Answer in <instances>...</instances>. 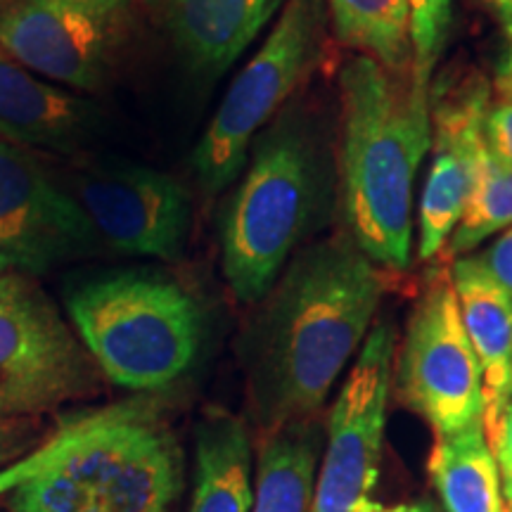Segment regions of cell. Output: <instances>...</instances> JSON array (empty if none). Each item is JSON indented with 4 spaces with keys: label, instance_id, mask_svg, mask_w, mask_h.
Listing matches in <instances>:
<instances>
[{
    "label": "cell",
    "instance_id": "cell-1",
    "mask_svg": "<svg viewBox=\"0 0 512 512\" xmlns=\"http://www.w3.org/2000/svg\"><path fill=\"white\" fill-rule=\"evenodd\" d=\"M382 278L354 240L313 242L287 264L247 342L254 418L271 434L309 420L366 342Z\"/></svg>",
    "mask_w": 512,
    "mask_h": 512
},
{
    "label": "cell",
    "instance_id": "cell-2",
    "mask_svg": "<svg viewBox=\"0 0 512 512\" xmlns=\"http://www.w3.org/2000/svg\"><path fill=\"white\" fill-rule=\"evenodd\" d=\"M394 76L366 55L339 72L342 207L356 247L377 268L406 271L415 176L432 145V119L430 98Z\"/></svg>",
    "mask_w": 512,
    "mask_h": 512
},
{
    "label": "cell",
    "instance_id": "cell-3",
    "mask_svg": "<svg viewBox=\"0 0 512 512\" xmlns=\"http://www.w3.org/2000/svg\"><path fill=\"white\" fill-rule=\"evenodd\" d=\"M185 460L147 399L74 415L64 451L8 496L10 512H178Z\"/></svg>",
    "mask_w": 512,
    "mask_h": 512
},
{
    "label": "cell",
    "instance_id": "cell-4",
    "mask_svg": "<svg viewBox=\"0 0 512 512\" xmlns=\"http://www.w3.org/2000/svg\"><path fill=\"white\" fill-rule=\"evenodd\" d=\"M64 306L95 368L128 392L171 387L200 356V304L174 275L157 268L83 275L67 285Z\"/></svg>",
    "mask_w": 512,
    "mask_h": 512
},
{
    "label": "cell",
    "instance_id": "cell-5",
    "mask_svg": "<svg viewBox=\"0 0 512 512\" xmlns=\"http://www.w3.org/2000/svg\"><path fill=\"white\" fill-rule=\"evenodd\" d=\"M320 162L302 124L275 121L256 140L221 216V268L235 297L256 304L278 283L320 204Z\"/></svg>",
    "mask_w": 512,
    "mask_h": 512
},
{
    "label": "cell",
    "instance_id": "cell-6",
    "mask_svg": "<svg viewBox=\"0 0 512 512\" xmlns=\"http://www.w3.org/2000/svg\"><path fill=\"white\" fill-rule=\"evenodd\" d=\"M320 29V0H287L264 46L230 83L190 159L207 195H219L242 174L259 131L285 105L311 67Z\"/></svg>",
    "mask_w": 512,
    "mask_h": 512
},
{
    "label": "cell",
    "instance_id": "cell-7",
    "mask_svg": "<svg viewBox=\"0 0 512 512\" xmlns=\"http://www.w3.org/2000/svg\"><path fill=\"white\" fill-rule=\"evenodd\" d=\"M98 368L31 275L0 273V420L95 394Z\"/></svg>",
    "mask_w": 512,
    "mask_h": 512
},
{
    "label": "cell",
    "instance_id": "cell-8",
    "mask_svg": "<svg viewBox=\"0 0 512 512\" xmlns=\"http://www.w3.org/2000/svg\"><path fill=\"white\" fill-rule=\"evenodd\" d=\"M136 0H0V50L81 93L100 91L131 41Z\"/></svg>",
    "mask_w": 512,
    "mask_h": 512
},
{
    "label": "cell",
    "instance_id": "cell-9",
    "mask_svg": "<svg viewBox=\"0 0 512 512\" xmlns=\"http://www.w3.org/2000/svg\"><path fill=\"white\" fill-rule=\"evenodd\" d=\"M401 399L437 437L484 422L482 368L448 273L427 283L408 320L399 363Z\"/></svg>",
    "mask_w": 512,
    "mask_h": 512
},
{
    "label": "cell",
    "instance_id": "cell-10",
    "mask_svg": "<svg viewBox=\"0 0 512 512\" xmlns=\"http://www.w3.org/2000/svg\"><path fill=\"white\" fill-rule=\"evenodd\" d=\"M394 377V330L368 332L325 427L323 463L309 512H375L370 491L380 470L384 425Z\"/></svg>",
    "mask_w": 512,
    "mask_h": 512
},
{
    "label": "cell",
    "instance_id": "cell-11",
    "mask_svg": "<svg viewBox=\"0 0 512 512\" xmlns=\"http://www.w3.org/2000/svg\"><path fill=\"white\" fill-rule=\"evenodd\" d=\"M102 245L117 254L174 261L190 235L188 190L155 166L105 159L88 162L64 181Z\"/></svg>",
    "mask_w": 512,
    "mask_h": 512
},
{
    "label": "cell",
    "instance_id": "cell-12",
    "mask_svg": "<svg viewBox=\"0 0 512 512\" xmlns=\"http://www.w3.org/2000/svg\"><path fill=\"white\" fill-rule=\"evenodd\" d=\"M102 242L72 192L31 152L0 140V273H50Z\"/></svg>",
    "mask_w": 512,
    "mask_h": 512
},
{
    "label": "cell",
    "instance_id": "cell-13",
    "mask_svg": "<svg viewBox=\"0 0 512 512\" xmlns=\"http://www.w3.org/2000/svg\"><path fill=\"white\" fill-rule=\"evenodd\" d=\"M434 105V157L418 216V256L422 261L439 256L470 202L486 147L482 126L486 107L491 105V88L475 76L460 88H448Z\"/></svg>",
    "mask_w": 512,
    "mask_h": 512
},
{
    "label": "cell",
    "instance_id": "cell-14",
    "mask_svg": "<svg viewBox=\"0 0 512 512\" xmlns=\"http://www.w3.org/2000/svg\"><path fill=\"white\" fill-rule=\"evenodd\" d=\"M102 128L93 100L43 79L0 50V140L22 150L79 155Z\"/></svg>",
    "mask_w": 512,
    "mask_h": 512
},
{
    "label": "cell",
    "instance_id": "cell-15",
    "mask_svg": "<svg viewBox=\"0 0 512 512\" xmlns=\"http://www.w3.org/2000/svg\"><path fill=\"white\" fill-rule=\"evenodd\" d=\"M451 278L482 368L484 432L494 448L512 403V294L484 271L477 256L458 259Z\"/></svg>",
    "mask_w": 512,
    "mask_h": 512
},
{
    "label": "cell",
    "instance_id": "cell-16",
    "mask_svg": "<svg viewBox=\"0 0 512 512\" xmlns=\"http://www.w3.org/2000/svg\"><path fill=\"white\" fill-rule=\"evenodd\" d=\"M280 0H174L171 31L192 72L219 76L259 36Z\"/></svg>",
    "mask_w": 512,
    "mask_h": 512
},
{
    "label": "cell",
    "instance_id": "cell-17",
    "mask_svg": "<svg viewBox=\"0 0 512 512\" xmlns=\"http://www.w3.org/2000/svg\"><path fill=\"white\" fill-rule=\"evenodd\" d=\"M254 465L245 422L226 411L202 415L195 430L190 512H252Z\"/></svg>",
    "mask_w": 512,
    "mask_h": 512
},
{
    "label": "cell",
    "instance_id": "cell-18",
    "mask_svg": "<svg viewBox=\"0 0 512 512\" xmlns=\"http://www.w3.org/2000/svg\"><path fill=\"white\" fill-rule=\"evenodd\" d=\"M430 477L446 512H508L501 470L486 439L484 422L437 437Z\"/></svg>",
    "mask_w": 512,
    "mask_h": 512
},
{
    "label": "cell",
    "instance_id": "cell-19",
    "mask_svg": "<svg viewBox=\"0 0 512 512\" xmlns=\"http://www.w3.org/2000/svg\"><path fill=\"white\" fill-rule=\"evenodd\" d=\"M318 446V427L309 420L268 434L256 460L252 512H309Z\"/></svg>",
    "mask_w": 512,
    "mask_h": 512
},
{
    "label": "cell",
    "instance_id": "cell-20",
    "mask_svg": "<svg viewBox=\"0 0 512 512\" xmlns=\"http://www.w3.org/2000/svg\"><path fill=\"white\" fill-rule=\"evenodd\" d=\"M332 29L342 46L361 50L387 72L411 67L408 0H328Z\"/></svg>",
    "mask_w": 512,
    "mask_h": 512
},
{
    "label": "cell",
    "instance_id": "cell-21",
    "mask_svg": "<svg viewBox=\"0 0 512 512\" xmlns=\"http://www.w3.org/2000/svg\"><path fill=\"white\" fill-rule=\"evenodd\" d=\"M512 226V166H505L491 157L484 147L482 162H479L477 181L472 188L470 202L465 214L446 242L448 256L456 259L472 252L477 245Z\"/></svg>",
    "mask_w": 512,
    "mask_h": 512
},
{
    "label": "cell",
    "instance_id": "cell-22",
    "mask_svg": "<svg viewBox=\"0 0 512 512\" xmlns=\"http://www.w3.org/2000/svg\"><path fill=\"white\" fill-rule=\"evenodd\" d=\"M451 19V0H408V22H411V86L422 98H430L432 74L446 48Z\"/></svg>",
    "mask_w": 512,
    "mask_h": 512
},
{
    "label": "cell",
    "instance_id": "cell-23",
    "mask_svg": "<svg viewBox=\"0 0 512 512\" xmlns=\"http://www.w3.org/2000/svg\"><path fill=\"white\" fill-rule=\"evenodd\" d=\"M72 432H74V418L62 420V425L57 427V430L50 434L41 446L34 448V451L27 453V456L12 460V463L0 467V498L10 496L12 491L19 489V486L27 484L31 477L46 470V467L64 451V446L69 444Z\"/></svg>",
    "mask_w": 512,
    "mask_h": 512
},
{
    "label": "cell",
    "instance_id": "cell-24",
    "mask_svg": "<svg viewBox=\"0 0 512 512\" xmlns=\"http://www.w3.org/2000/svg\"><path fill=\"white\" fill-rule=\"evenodd\" d=\"M482 136L491 157L512 166V98H501L486 107Z\"/></svg>",
    "mask_w": 512,
    "mask_h": 512
},
{
    "label": "cell",
    "instance_id": "cell-25",
    "mask_svg": "<svg viewBox=\"0 0 512 512\" xmlns=\"http://www.w3.org/2000/svg\"><path fill=\"white\" fill-rule=\"evenodd\" d=\"M46 439H41L34 418L0 420V467L19 460L34 451Z\"/></svg>",
    "mask_w": 512,
    "mask_h": 512
},
{
    "label": "cell",
    "instance_id": "cell-26",
    "mask_svg": "<svg viewBox=\"0 0 512 512\" xmlns=\"http://www.w3.org/2000/svg\"><path fill=\"white\" fill-rule=\"evenodd\" d=\"M484 271L503 287L505 292L512 294V226L498 238L494 245L486 249L484 254L477 256Z\"/></svg>",
    "mask_w": 512,
    "mask_h": 512
},
{
    "label": "cell",
    "instance_id": "cell-27",
    "mask_svg": "<svg viewBox=\"0 0 512 512\" xmlns=\"http://www.w3.org/2000/svg\"><path fill=\"white\" fill-rule=\"evenodd\" d=\"M494 456L498 463V470H501V484H503V498L508 510L512 508V403L505 413L501 434H498L494 444Z\"/></svg>",
    "mask_w": 512,
    "mask_h": 512
},
{
    "label": "cell",
    "instance_id": "cell-28",
    "mask_svg": "<svg viewBox=\"0 0 512 512\" xmlns=\"http://www.w3.org/2000/svg\"><path fill=\"white\" fill-rule=\"evenodd\" d=\"M496 93L501 98H512V57L505 55L496 74Z\"/></svg>",
    "mask_w": 512,
    "mask_h": 512
},
{
    "label": "cell",
    "instance_id": "cell-29",
    "mask_svg": "<svg viewBox=\"0 0 512 512\" xmlns=\"http://www.w3.org/2000/svg\"><path fill=\"white\" fill-rule=\"evenodd\" d=\"M489 10L496 12V17L501 19L505 27L512 24V0H482Z\"/></svg>",
    "mask_w": 512,
    "mask_h": 512
},
{
    "label": "cell",
    "instance_id": "cell-30",
    "mask_svg": "<svg viewBox=\"0 0 512 512\" xmlns=\"http://www.w3.org/2000/svg\"><path fill=\"white\" fill-rule=\"evenodd\" d=\"M399 512H437V508L430 503H415V505H408V508H399Z\"/></svg>",
    "mask_w": 512,
    "mask_h": 512
},
{
    "label": "cell",
    "instance_id": "cell-31",
    "mask_svg": "<svg viewBox=\"0 0 512 512\" xmlns=\"http://www.w3.org/2000/svg\"><path fill=\"white\" fill-rule=\"evenodd\" d=\"M508 38H510V48H508V57H512V24L508 27Z\"/></svg>",
    "mask_w": 512,
    "mask_h": 512
},
{
    "label": "cell",
    "instance_id": "cell-32",
    "mask_svg": "<svg viewBox=\"0 0 512 512\" xmlns=\"http://www.w3.org/2000/svg\"><path fill=\"white\" fill-rule=\"evenodd\" d=\"M508 512H512V508H510V510H508Z\"/></svg>",
    "mask_w": 512,
    "mask_h": 512
}]
</instances>
